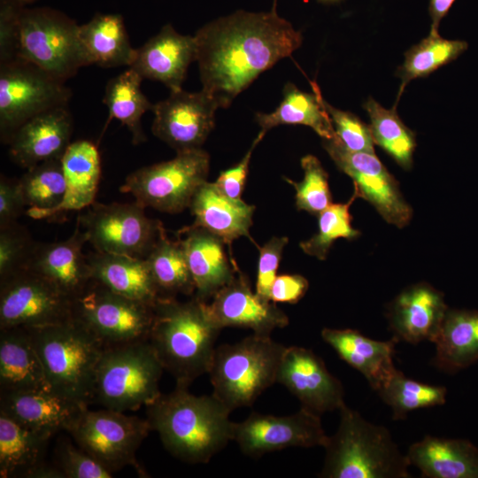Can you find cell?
I'll return each instance as SVG.
<instances>
[{
  "label": "cell",
  "mask_w": 478,
  "mask_h": 478,
  "mask_svg": "<svg viewBox=\"0 0 478 478\" xmlns=\"http://www.w3.org/2000/svg\"><path fill=\"white\" fill-rule=\"evenodd\" d=\"M82 405L51 389L0 391V412L30 428L55 435L67 432Z\"/></svg>",
  "instance_id": "obj_25"
},
{
  "label": "cell",
  "mask_w": 478,
  "mask_h": 478,
  "mask_svg": "<svg viewBox=\"0 0 478 478\" xmlns=\"http://www.w3.org/2000/svg\"><path fill=\"white\" fill-rule=\"evenodd\" d=\"M322 104L330 117L337 139L347 150L375 153L370 126L357 115L332 106L323 97Z\"/></svg>",
  "instance_id": "obj_46"
},
{
  "label": "cell",
  "mask_w": 478,
  "mask_h": 478,
  "mask_svg": "<svg viewBox=\"0 0 478 478\" xmlns=\"http://www.w3.org/2000/svg\"><path fill=\"white\" fill-rule=\"evenodd\" d=\"M80 25L50 7L22 8L19 22L18 58L66 81L92 65L81 41Z\"/></svg>",
  "instance_id": "obj_8"
},
{
  "label": "cell",
  "mask_w": 478,
  "mask_h": 478,
  "mask_svg": "<svg viewBox=\"0 0 478 478\" xmlns=\"http://www.w3.org/2000/svg\"><path fill=\"white\" fill-rule=\"evenodd\" d=\"M160 297L192 296L196 287L181 243L171 240L164 227L145 257Z\"/></svg>",
  "instance_id": "obj_37"
},
{
  "label": "cell",
  "mask_w": 478,
  "mask_h": 478,
  "mask_svg": "<svg viewBox=\"0 0 478 478\" xmlns=\"http://www.w3.org/2000/svg\"><path fill=\"white\" fill-rule=\"evenodd\" d=\"M468 48L463 40L443 38L438 31L430 30L428 35L405 53V61L397 68L401 79L398 97L411 81L427 77L436 69L456 60Z\"/></svg>",
  "instance_id": "obj_38"
},
{
  "label": "cell",
  "mask_w": 478,
  "mask_h": 478,
  "mask_svg": "<svg viewBox=\"0 0 478 478\" xmlns=\"http://www.w3.org/2000/svg\"><path fill=\"white\" fill-rule=\"evenodd\" d=\"M71 305L70 297L28 268L0 279V329L66 321L71 319Z\"/></svg>",
  "instance_id": "obj_14"
},
{
  "label": "cell",
  "mask_w": 478,
  "mask_h": 478,
  "mask_svg": "<svg viewBox=\"0 0 478 478\" xmlns=\"http://www.w3.org/2000/svg\"><path fill=\"white\" fill-rule=\"evenodd\" d=\"M194 224L221 238L229 250L233 241L251 238L255 206L223 194L214 182L205 181L194 195L189 207Z\"/></svg>",
  "instance_id": "obj_29"
},
{
  "label": "cell",
  "mask_w": 478,
  "mask_h": 478,
  "mask_svg": "<svg viewBox=\"0 0 478 478\" xmlns=\"http://www.w3.org/2000/svg\"><path fill=\"white\" fill-rule=\"evenodd\" d=\"M143 80L138 73L128 67L108 81L103 98L109 112L104 130L109 122L116 119L127 127L135 145L146 141L142 117L146 112L152 111L154 106L141 89Z\"/></svg>",
  "instance_id": "obj_36"
},
{
  "label": "cell",
  "mask_w": 478,
  "mask_h": 478,
  "mask_svg": "<svg viewBox=\"0 0 478 478\" xmlns=\"http://www.w3.org/2000/svg\"><path fill=\"white\" fill-rule=\"evenodd\" d=\"M72 90L61 81L20 58L0 64V139L10 143L26 121L52 108L67 106Z\"/></svg>",
  "instance_id": "obj_10"
},
{
  "label": "cell",
  "mask_w": 478,
  "mask_h": 478,
  "mask_svg": "<svg viewBox=\"0 0 478 478\" xmlns=\"http://www.w3.org/2000/svg\"><path fill=\"white\" fill-rule=\"evenodd\" d=\"M218 108L217 100L204 89L173 91L154 104L151 132L176 153L201 149L214 127Z\"/></svg>",
  "instance_id": "obj_17"
},
{
  "label": "cell",
  "mask_w": 478,
  "mask_h": 478,
  "mask_svg": "<svg viewBox=\"0 0 478 478\" xmlns=\"http://www.w3.org/2000/svg\"><path fill=\"white\" fill-rule=\"evenodd\" d=\"M25 5L19 0H0V64L18 58L19 15Z\"/></svg>",
  "instance_id": "obj_48"
},
{
  "label": "cell",
  "mask_w": 478,
  "mask_h": 478,
  "mask_svg": "<svg viewBox=\"0 0 478 478\" xmlns=\"http://www.w3.org/2000/svg\"><path fill=\"white\" fill-rule=\"evenodd\" d=\"M81 41L92 65L104 68L130 66L135 54L123 17L118 13H96L80 25Z\"/></svg>",
  "instance_id": "obj_35"
},
{
  "label": "cell",
  "mask_w": 478,
  "mask_h": 478,
  "mask_svg": "<svg viewBox=\"0 0 478 478\" xmlns=\"http://www.w3.org/2000/svg\"><path fill=\"white\" fill-rule=\"evenodd\" d=\"M50 389L25 328L0 329V391Z\"/></svg>",
  "instance_id": "obj_30"
},
{
  "label": "cell",
  "mask_w": 478,
  "mask_h": 478,
  "mask_svg": "<svg viewBox=\"0 0 478 478\" xmlns=\"http://www.w3.org/2000/svg\"><path fill=\"white\" fill-rule=\"evenodd\" d=\"M322 144L338 169L351 178L358 197L370 203L388 223L399 228L409 224L412 209L375 153L351 151L337 137Z\"/></svg>",
  "instance_id": "obj_15"
},
{
  "label": "cell",
  "mask_w": 478,
  "mask_h": 478,
  "mask_svg": "<svg viewBox=\"0 0 478 478\" xmlns=\"http://www.w3.org/2000/svg\"><path fill=\"white\" fill-rule=\"evenodd\" d=\"M301 166L304 170V178L301 181L283 178L295 189L297 209L318 216L333 204L328 174L320 161L313 155L303 157Z\"/></svg>",
  "instance_id": "obj_43"
},
{
  "label": "cell",
  "mask_w": 478,
  "mask_h": 478,
  "mask_svg": "<svg viewBox=\"0 0 478 478\" xmlns=\"http://www.w3.org/2000/svg\"><path fill=\"white\" fill-rule=\"evenodd\" d=\"M288 243L287 236H274L263 246L258 247L255 292L265 300L271 301V287L277 276L282 251Z\"/></svg>",
  "instance_id": "obj_47"
},
{
  "label": "cell",
  "mask_w": 478,
  "mask_h": 478,
  "mask_svg": "<svg viewBox=\"0 0 478 478\" xmlns=\"http://www.w3.org/2000/svg\"><path fill=\"white\" fill-rule=\"evenodd\" d=\"M134 203L94 202L78 215L77 223L96 251L145 258L163 224L149 218Z\"/></svg>",
  "instance_id": "obj_13"
},
{
  "label": "cell",
  "mask_w": 478,
  "mask_h": 478,
  "mask_svg": "<svg viewBox=\"0 0 478 478\" xmlns=\"http://www.w3.org/2000/svg\"><path fill=\"white\" fill-rule=\"evenodd\" d=\"M358 197L354 192L346 203L332 204L318 215V231L310 239L299 243L307 255L325 260L334 242L339 238L353 240L360 231L351 226L350 207Z\"/></svg>",
  "instance_id": "obj_42"
},
{
  "label": "cell",
  "mask_w": 478,
  "mask_h": 478,
  "mask_svg": "<svg viewBox=\"0 0 478 478\" xmlns=\"http://www.w3.org/2000/svg\"><path fill=\"white\" fill-rule=\"evenodd\" d=\"M25 328L40 357L50 389L82 405L93 403L96 373L104 345L72 318Z\"/></svg>",
  "instance_id": "obj_5"
},
{
  "label": "cell",
  "mask_w": 478,
  "mask_h": 478,
  "mask_svg": "<svg viewBox=\"0 0 478 478\" xmlns=\"http://www.w3.org/2000/svg\"><path fill=\"white\" fill-rule=\"evenodd\" d=\"M318 1L324 4H334V3L340 2L341 0H318Z\"/></svg>",
  "instance_id": "obj_54"
},
{
  "label": "cell",
  "mask_w": 478,
  "mask_h": 478,
  "mask_svg": "<svg viewBox=\"0 0 478 478\" xmlns=\"http://www.w3.org/2000/svg\"><path fill=\"white\" fill-rule=\"evenodd\" d=\"M36 244L27 229L12 223L0 228V279L26 268Z\"/></svg>",
  "instance_id": "obj_45"
},
{
  "label": "cell",
  "mask_w": 478,
  "mask_h": 478,
  "mask_svg": "<svg viewBox=\"0 0 478 478\" xmlns=\"http://www.w3.org/2000/svg\"><path fill=\"white\" fill-rule=\"evenodd\" d=\"M27 478H64V476L53 463L43 461L29 474Z\"/></svg>",
  "instance_id": "obj_53"
},
{
  "label": "cell",
  "mask_w": 478,
  "mask_h": 478,
  "mask_svg": "<svg viewBox=\"0 0 478 478\" xmlns=\"http://www.w3.org/2000/svg\"><path fill=\"white\" fill-rule=\"evenodd\" d=\"M28 208L45 211L58 206L66 194V179L61 158L42 162L19 179Z\"/></svg>",
  "instance_id": "obj_41"
},
{
  "label": "cell",
  "mask_w": 478,
  "mask_h": 478,
  "mask_svg": "<svg viewBox=\"0 0 478 478\" xmlns=\"http://www.w3.org/2000/svg\"><path fill=\"white\" fill-rule=\"evenodd\" d=\"M193 277L195 297L207 302L239 272L234 259L226 253V243L206 230L195 225L185 227L177 232Z\"/></svg>",
  "instance_id": "obj_23"
},
{
  "label": "cell",
  "mask_w": 478,
  "mask_h": 478,
  "mask_svg": "<svg viewBox=\"0 0 478 478\" xmlns=\"http://www.w3.org/2000/svg\"><path fill=\"white\" fill-rule=\"evenodd\" d=\"M456 0H429L428 12L432 20V31H438L440 21L444 18Z\"/></svg>",
  "instance_id": "obj_52"
},
{
  "label": "cell",
  "mask_w": 478,
  "mask_h": 478,
  "mask_svg": "<svg viewBox=\"0 0 478 478\" xmlns=\"http://www.w3.org/2000/svg\"><path fill=\"white\" fill-rule=\"evenodd\" d=\"M313 93L300 90L291 82L283 89V98L270 113L258 112L256 120L261 131L266 133L280 125L310 127L323 140L336 137L330 117L322 104V94L318 84L311 81Z\"/></svg>",
  "instance_id": "obj_33"
},
{
  "label": "cell",
  "mask_w": 478,
  "mask_h": 478,
  "mask_svg": "<svg viewBox=\"0 0 478 478\" xmlns=\"http://www.w3.org/2000/svg\"><path fill=\"white\" fill-rule=\"evenodd\" d=\"M328 438L320 416L301 407L285 416L253 412L244 420L235 422L233 441L244 455L259 458L291 447H324Z\"/></svg>",
  "instance_id": "obj_16"
},
{
  "label": "cell",
  "mask_w": 478,
  "mask_h": 478,
  "mask_svg": "<svg viewBox=\"0 0 478 478\" xmlns=\"http://www.w3.org/2000/svg\"><path fill=\"white\" fill-rule=\"evenodd\" d=\"M53 435L38 431L0 412V477H25L42 462Z\"/></svg>",
  "instance_id": "obj_34"
},
{
  "label": "cell",
  "mask_w": 478,
  "mask_h": 478,
  "mask_svg": "<svg viewBox=\"0 0 478 478\" xmlns=\"http://www.w3.org/2000/svg\"><path fill=\"white\" fill-rule=\"evenodd\" d=\"M285 349L271 336L255 334L216 347L208 371L212 394L231 412L252 405L263 391L276 383Z\"/></svg>",
  "instance_id": "obj_6"
},
{
  "label": "cell",
  "mask_w": 478,
  "mask_h": 478,
  "mask_svg": "<svg viewBox=\"0 0 478 478\" xmlns=\"http://www.w3.org/2000/svg\"><path fill=\"white\" fill-rule=\"evenodd\" d=\"M433 343L432 365L455 374L478 361V311L448 309Z\"/></svg>",
  "instance_id": "obj_32"
},
{
  "label": "cell",
  "mask_w": 478,
  "mask_h": 478,
  "mask_svg": "<svg viewBox=\"0 0 478 478\" xmlns=\"http://www.w3.org/2000/svg\"><path fill=\"white\" fill-rule=\"evenodd\" d=\"M26 203L19 187V179L0 178V228L18 222L25 213Z\"/></svg>",
  "instance_id": "obj_50"
},
{
  "label": "cell",
  "mask_w": 478,
  "mask_h": 478,
  "mask_svg": "<svg viewBox=\"0 0 478 478\" xmlns=\"http://www.w3.org/2000/svg\"><path fill=\"white\" fill-rule=\"evenodd\" d=\"M386 109L369 98L364 104L370 118L374 142L403 169L410 170L416 148L415 134L399 118L396 109Z\"/></svg>",
  "instance_id": "obj_39"
},
{
  "label": "cell",
  "mask_w": 478,
  "mask_h": 478,
  "mask_svg": "<svg viewBox=\"0 0 478 478\" xmlns=\"http://www.w3.org/2000/svg\"><path fill=\"white\" fill-rule=\"evenodd\" d=\"M73 117L67 106L52 108L31 118L12 135L9 155L28 169L42 162L59 159L71 143Z\"/></svg>",
  "instance_id": "obj_21"
},
{
  "label": "cell",
  "mask_w": 478,
  "mask_h": 478,
  "mask_svg": "<svg viewBox=\"0 0 478 478\" xmlns=\"http://www.w3.org/2000/svg\"><path fill=\"white\" fill-rule=\"evenodd\" d=\"M210 155L201 149L177 152L167 161L141 167L120 187L143 207L178 213L189 208L197 189L207 181Z\"/></svg>",
  "instance_id": "obj_9"
},
{
  "label": "cell",
  "mask_w": 478,
  "mask_h": 478,
  "mask_svg": "<svg viewBox=\"0 0 478 478\" xmlns=\"http://www.w3.org/2000/svg\"><path fill=\"white\" fill-rule=\"evenodd\" d=\"M320 335L339 358L358 371L375 391L398 371L393 363L398 341L393 336L379 341L356 329L328 328H323Z\"/></svg>",
  "instance_id": "obj_27"
},
{
  "label": "cell",
  "mask_w": 478,
  "mask_h": 478,
  "mask_svg": "<svg viewBox=\"0 0 478 478\" xmlns=\"http://www.w3.org/2000/svg\"><path fill=\"white\" fill-rule=\"evenodd\" d=\"M448 309L440 290L427 282L414 283L390 302L387 315L389 330L398 342L433 343Z\"/></svg>",
  "instance_id": "obj_20"
},
{
  "label": "cell",
  "mask_w": 478,
  "mask_h": 478,
  "mask_svg": "<svg viewBox=\"0 0 478 478\" xmlns=\"http://www.w3.org/2000/svg\"><path fill=\"white\" fill-rule=\"evenodd\" d=\"M195 36L178 33L171 24L135 49L130 68L143 79L158 81L171 92L182 89L189 65L196 61Z\"/></svg>",
  "instance_id": "obj_22"
},
{
  "label": "cell",
  "mask_w": 478,
  "mask_h": 478,
  "mask_svg": "<svg viewBox=\"0 0 478 478\" xmlns=\"http://www.w3.org/2000/svg\"><path fill=\"white\" fill-rule=\"evenodd\" d=\"M86 243L87 235L76 222L67 239L36 243L26 268L50 281L72 300L92 280L88 256L82 251Z\"/></svg>",
  "instance_id": "obj_24"
},
{
  "label": "cell",
  "mask_w": 478,
  "mask_h": 478,
  "mask_svg": "<svg viewBox=\"0 0 478 478\" xmlns=\"http://www.w3.org/2000/svg\"><path fill=\"white\" fill-rule=\"evenodd\" d=\"M231 412L213 394L196 396L181 385L146 405L150 430L172 456L190 464L208 463L234 440Z\"/></svg>",
  "instance_id": "obj_2"
},
{
  "label": "cell",
  "mask_w": 478,
  "mask_h": 478,
  "mask_svg": "<svg viewBox=\"0 0 478 478\" xmlns=\"http://www.w3.org/2000/svg\"><path fill=\"white\" fill-rule=\"evenodd\" d=\"M410 466L425 478H478V447L467 439L427 435L408 448Z\"/></svg>",
  "instance_id": "obj_28"
},
{
  "label": "cell",
  "mask_w": 478,
  "mask_h": 478,
  "mask_svg": "<svg viewBox=\"0 0 478 478\" xmlns=\"http://www.w3.org/2000/svg\"><path fill=\"white\" fill-rule=\"evenodd\" d=\"M194 36L202 89L220 108H227L260 73L303 42L300 31L278 14L275 3L266 12L239 10L218 18Z\"/></svg>",
  "instance_id": "obj_1"
},
{
  "label": "cell",
  "mask_w": 478,
  "mask_h": 478,
  "mask_svg": "<svg viewBox=\"0 0 478 478\" xmlns=\"http://www.w3.org/2000/svg\"><path fill=\"white\" fill-rule=\"evenodd\" d=\"M153 305L126 297L91 280L72 299L71 318L109 347L147 340Z\"/></svg>",
  "instance_id": "obj_11"
},
{
  "label": "cell",
  "mask_w": 478,
  "mask_h": 478,
  "mask_svg": "<svg viewBox=\"0 0 478 478\" xmlns=\"http://www.w3.org/2000/svg\"><path fill=\"white\" fill-rule=\"evenodd\" d=\"M66 179L62 202L50 210L28 208L27 215L36 220H53L66 212L81 211L95 202L101 176V158L97 147L90 141L71 143L61 158Z\"/></svg>",
  "instance_id": "obj_26"
},
{
  "label": "cell",
  "mask_w": 478,
  "mask_h": 478,
  "mask_svg": "<svg viewBox=\"0 0 478 478\" xmlns=\"http://www.w3.org/2000/svg\"><path fill=\"white\" fill-rule=\"evenodd\" d=\"M220 331L207 302L195 297L186 302L159 297L153 305L147 340L175 385L189 387L208 374Z\"/></svg>",
  "instance_id": "obj_3"
},
{
  "label": "cell",
  "mask_w": 478,
  "mask_h": 478,
  "mask_svg": "<svg viewBox=\"0 0 478 478\" xmlns=\"http://www.w3.org/2000/svg\"><path fill=\"white\" fill-rule=\"evenodd\" d=\"M163 371L148 340L105 347L96 368L93 403L124 412L146 406L161 394Z\"/></svg>",
  "instance_id": "obj_7"
},
{
  "label": "cell",
  "mask_w": 478,
  "mask_h": 478,
  "mask_svg": "<svg viewBox=\"0 0 478 478\" xmlns=\"http://www.w3.org/2000/svg\"><path fill=\"white\" fill-rule=\"evenodd\" d=\"M336 432L324 446L321 478H409L410 463L389 430L367 421L346 405L339 408Z\"/></svg>",
  "instance_id": "obj_4"
},
{
  "label": "cell",
  "mask_w": 478,
  "mask_h": 478,
  "mask_svg": "<svg viewBox=\"0 0 478 478\" xmlns=\"http://www.w3.org/2000/svg\"><path fill=\"white\" fill-rule=\"evenodd\" d=\"M265 135L266 133L260 130L243 158L235 166L220 172L219 177L214 181L216 187L230 198L241 199L246 184L253 150Z\"/></svg>",
  "instance_id": "obj_49"
},
{
  "label": "cell",
  "mask_w": 478,
  "mask_h": 478,
  "mask_svg": "<svg viewBox=\"0 0 478 478\" xmlns=\"http://www.w3.org/2000/svg\"><path fill=\"white\" fill-rule=\"evenodd\" d=\"M52 463L62 473L64 478L112 477V472L65 436L57 441Z\"/></svg>",
  "instance_id": "obj_44"
},
{
  "label": "cell",
  "mask_w": 478,
  "mask_h": 478,
  "mask_svg": "<svg viewBox=\"0 0 478 478\" xmlns=\"http://www.w3.org/2000/svg\"><path fill=\"white\" fill-rule=\"evenodd\" d=\"M309 282L300 274H281L274 281L270 290L273 303L297 304L306 294Z\"/></svg>",
  "instance_id": "obj_51"
},
{
  "label": "cell",
  "mask_w": 478,
  "mask_h": 478,
  "mask_svg": "<svg viewBox=\"0 0 478 478\" xmlns=\"http://www.w3.org/2000/svg\"><path fill=\"white\" fill-rule=\"evenodd\" d=\"M87 256L92 280L145 304L153 305L160 297L145 258L96 251Z\"/></svg>",
  "instance_id": "obj_31"
},
{
  "label": "cell",
  "mask_w": 478,
  "mask_h": 478,
  "mask_svg": "<svg viewBox=\"0 0 478 478\" xmlns=\"http://www.w3.org/2000/svg\"><path fill=\"white\" fill-rule=\"evenodd\" d=\"M276 382L295 396L302 408L319 416L339 410L345 403L340 380L328 370L320 357L305 347H286Z\"/></svg>",
  "instance_id": "obj_18"
},
{
  "label": "cell",
  "mask_w": 478,
  "mask_h": 478,
  "mask_svg": "<svg viewBox=\"0 0 478 478\" xmlns=\"http://www.w3.org/2000/svg\"><path fill=\"white\" fill-rule=\"evenodd\" d=\"M208 312L220 328H241L253 334L271 336L276 328L289 325V317L272 301L260 297L251 288L248 277L238 272L207 303Z\"/></svg>",
  "instance_id": "obj_19"
},
{
  "label": "cell",
  "mask_w": 478,
  "mask_h": 478,
  "mask_svg": "<svg viewBox=\"0 0 478 478\" xmlns=\"http://www.w3.org/2000/svg\"><path fill=\"white\" fill-rule=\"evenodd\" d=\"M376 392L390 407L394 420H405L412 411L443 405L447 396L445 387L414 381L399 370Z\"/></svg>",
  "instance_id": "obj_40"
},
{
  "label": "cell",
  "mask_w": 478,
  "mask_h": 478,
  "mask_svg": "<svg viewBox=\"0 0 478 478\" xmlns=\"http://www.w3.org/2000/svg\"><path fill=\"white\" fill-rule=\"evenodd\" d=\"M19 1L21 2L22 4H24L27 5V4H33V3H35V2L37 1V0H19Z\"/></svg>",
  "instance_id": "obj_55"
},
{
  "label": "cell",
  "mask_w": 478,
  "mask_h": 478,
  "mask_svg": "<svg viewBox=\"0 0 478 478\" xmlns=\"http://www.w3.org/2000/svg\"><path fill=\"white\" fill-rule=\"evenodd\" d=\"M150 431L146 418L87 407L67 433L79 447L113 474L127 466L141 470L135 454Z\"/></svg>",
  "instance_id": "obj_12"
}]
</instances>
